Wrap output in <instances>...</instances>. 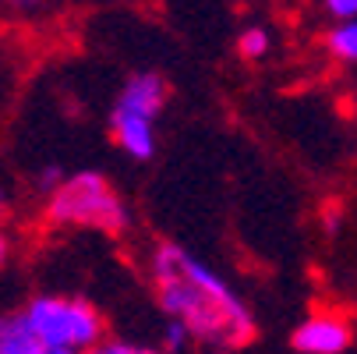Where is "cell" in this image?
<instances>
[{
    "instance_id": "8",
    "label": "cell",
    "mask_w": 357,
    "mask_h": 354,
    "mask_svg": "<svg viewBox=\"0 0 357 354\" xmlns=\"http://www.w3.org/2000/svg\"><path fill=\"white\" fill-rule=\"evenodd\" d=\"M326 50L340 64H357V22H336L326 36Z\"/></svg>"
},
{
    "instance_id": "9",
    "label": "cell",
    "mask_w": 357,
    "mask_h": 354,
    "mask_svg": "<svg viewBox=\"0 0 357 354\" xmlns=\"http://www.w3.org/2000/svg\"><path fill=\"white\" fill-rule=\"evenodd\" d=\"M269 46H273V36L262 29V25H251L237 36V50H241V57L248 61H262L269 54Z\"/></svg>"
},
{
    "instance_id": "15",
    "label": "cell",
    "mask_w": 357,
    "mask_h": 354,
    "mask_svg": "<svg viewBox=\"0 0 357 354\" xmlns=\"http://www.w3.org/2000/svg\"><path fill=\"white\" fill-rule=\"evenodd\" d=\"M8 251H11V241H8V234H4V230H0V266L8 263Z\"/></svg>"
},
{
    "instance_id": "10",
    "label": "cell",
    "mask_w": 357,
    "mask_h": 354,
    "mask_svg": "<svg viewBox=\"0 0 357 354\" xmlns=\"http://www.w3.org/2000/svg\"><path fill=\"white\" fill-rule=\"evenodd\" d=\"M191 344H195V337L188 333V326L177 323V319H167V330H163V354H184Z\"/></svg>"
},
{
    "instance_id": "13",
    "label": "cell",
    "mask_w": 357,
    "mask_h": 354,
    "mask_svg": "<svg viewBox=\"0 0 357 354\" xmlns=\"http://www.w3.org/2000/svg\"><path fill=\"white\" fill-rule=\"evenodd\" d=\"M64 181H68V177H64L57 167H46V170L39 174V188H43V191H50V195H54V191H57Z\"/></svg>"
},
{
    "instance_id": "11",
    "label": "cell",
    "mask_w": 357,
    "mask_h": 354,
    "mask_svg": "<svg viewBox=\"0 0 357 354\" xmlns=\"http://www.w3.org/2000/svg\"><path fill=\"white\" fill-rule=\"evenodd\" d=\"M89 354H163L156 347H142V344H128V340H103L96 351Z\"/></svg>"
},
{
    "instance_id": "18",
    "label": "cell",
    "mask_w": 357,
    "mask_h": 354,
    "mask_svg": "<svg viewBox=\"0 0 357 354\" xmlns=\"http://www.w3.org/2000/svg\"><path fill=\"white\" fill-rule=\"evenodd\" d=\"M209 354H227V351H209Z\"/></svg>"
},
{
    "instance_id": "3",
    "label": "cell",
    "mask_w": 357,
    "mask_h": 354,
    "mask_svg": "<svg viewBox=\"0 0 357 354\" xmlns=\"http://www.w3.org/2000/svg\"><path fill=\"white\" fill-rule=\"evenodd\" d=\"M36 337L46 351H75L89 354L107 340V323L92 301L64 297V294H39L25 309Z\"/></svg>"
},
{
    "instance_id": "6",
    "label": "cell",
    "mask_w": 357,
    "mask_h": 354,
    "mask_svg": "<svg viewBox=\"0 0 357 354\" xmlns=\"http://www.w3.org/2000/svg\"><path fill=\"white\" fill-rule=\"evenodd\" d=\"M163 103H167V82H163L156 71H138V75H131V78L124 82V89H121V96H117L114 107L156 121L160 110H163Z\"/></svg>"
},
{
    "instance_id": "14",
    "label": "cell",
    "mask_w": 357,
    "mask_h": 354,
    "mask_svg": "<svg viewBox=\"0 0 357 354\" xmlns=\"http://www.w3.org/2000/svg\"><path fill=\"white\" fill-rule=\"evenodd\" d=\"M4 4H8V8H15V11H36V8L43 4V0H4Z\"/></svg>"
},
{
    "instance_id": "12",
    "label": "cell",
    "mask_w": 357,
    "mask_h": 354,
    "mask_svg": "<svg viewBox=\"0 0 357 354\" xmlns=\"http://www.w3.org/2000/svg\"><path fill=\"white\" fill-rule=\"evenodd\" d=\"M326 11L340 22H357V0H322Z\"/></svg>"
},
{
    "instance_id": "2",
    "label": "cell",
    "mask_w": 357,
    "mask_h": 354,
    "mask_svg": "<svg viewBox=\"0 0 357 354\" xmlns=\"http://www.w3.org/2000/svg\"><path fill=\"white\" fill-rule=\"evenodd\" d=\"M46 220L54 227H89L103 234H121L128 230L131 213L128 202L103 174L78 170L46 198Z\"/></svg>"
},
{
    "instance_id": "4",
    "label": "cell",
    "mask_w": 357,
    "mask_h": 354,
    "mask_svg": "<svg viewBox=\"0 0 357 354\" xmlns=\"http://www.w3.org/2000/svg\"><path fill=\"white\" fill-rule=\"evenodd\" d=\"M354 340V326L340 312H312L304 323H297L290 344L301 354H343Z\"/></svg>"
},
{
    "instance_id": "17",
    "label": "cell",
    "mask_w": 357,
    "mask_h": 354,
    "mask_svg": "<svg viewBox=\"0 0 357 354\" xmlns=\"http://www.w3.org/2000/svg\"><path fill=\"white\" fill-rule=\"evenodd\" d=\"M46 354H75V351H46Z\"/></svg>"
},
{
    "instance_id": "5",
    "label": "cell",
    "mask_w": 357,
    "mask_h": 354,
    "mask_svg": "<svg viewBox=\"0 0 357 354\" xmlns=\"http://www.w3.org/2000/svg\"><path fill=\"white\" fill-rule=\"evenodd\" d=\"M110 131H114V142L131 160H152V153H156V121L152 117L114 107L110 110Z\"/></svg>"
},
{
    "instance_id": "16",
    "label": "cell",
    "mask_w": 357,
    "mask_h": 354,
    "mask_svg": "<svg viewBox=\"0 0 357 354\" xmlns=\"http://www.w3.org/2000/svg\"><path fill=\"white\" fill-rule=\"evenodd\" d=\"M8 213V195H4V188H0V216Z\"/></svg>"
},
{
    "instance_id": "7",
    "label": "cell",
    "mask_w": 357,
    "mask_h": 354,
    "mask_svg": "<svg viewBox=\"0 0 357 354\" xmlns=\"http://www.w3.org/2000/svg\"><path fill=\"white\" fill-rule=\"evenodd\" d=\"M0 354H46V347L36 337L25 309L0 316Z\"/></svg>"
},
{
    "instance_id": "19",
    "label": "cell",
    "mask_w": 357,
    "mask_h": 354,
    "mask_svg": "<svg viewBox=\"0 0 357 354\" xmlns=\"http://www.w3.org/2000/svg\"><path fill=\"white\" fill-rule=\"evenodd\" d=\"M354 107H357V99H354Z\"/></svg>"
},
{
    "instance_id": "1",
    "label": "cell",
    "mask_w": 357,
    "mask_h": 354,
    "mask_svg": "<svg viewBox=\"0 0 357 354\" xmlns=\"http://www.w3.org/2000/svg\"><path fill=\"white\" fill-rule=\"evenodd\" d=\"M149 280L167 319L184 323L202 347L237 351L259 333L241 294L216 270L174 241H160L149 251Z\"/></svg>"
}]
</instances>
